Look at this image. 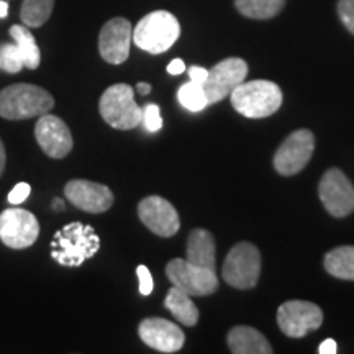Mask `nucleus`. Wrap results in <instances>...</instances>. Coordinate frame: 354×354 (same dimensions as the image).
<instances>
[{
    "label": "nucleus",
    "instance_id": "nucleus-5",
    "mask_svg": "<svg viewBox=\"0 0 354 354\" xmlns=\"http://www.w3.org/2000/svg\"><path fill=\"white\" fill-rule=\"evenodd\" d=\"M99 110L105 123L115 130H133L143 122V109L135 102V92L128 84H115L104 92Z\"/></svg>",
    "mask_w": 354,
    "mask_h": 354
},
{
    "label": "nucleus",
    "instance_id": "nucleus-4",
    "mask_svg": "<svg viewBox=\"0 0 354 354\" xmlns=\"http://www.w3.org/2000/svg\"><path fill=\"white\" fill-rule=\"evenodd\" d=\"M179 37V21L166 10L148 13L133 30V43L149 55H162L171 50Z\"/></svg>",
    "mask_w": 354,
    "mask_h": 354
},
{
    "label": "nucleus",
    "instance_id": "nucleus-3",
    "mask_svg": "<svg viewBox=\"0 0 354 354\" xmlns=\"http://www.w3.org/2000/svg\"><path fill=\"white\" fill-rule=\"evenodd\" d=\"M232 105L238 113L248 118L271 117L281 109L282 91L271 81H243L230 94Z\"/></svg>",
    "mask_w": 354,
    "mask_h": 354
},
{
    "label": "nucleus",
    "instance_id": "nucleus-24",
    "mask_svg": "<svg viewBox=\"0 0 354 354\" xmlns=\"http://www.w3.org/2000/svg\"><path fill=\"white\" fill-rule=\"evenodd\" d=\"M55 0H24L20 10L21 24L28 28H39L50 20Z\"/></svg>",
    "mask_w": 354,
    "mask_h": 354
},
{
    "label": "nucleus",
    "instance_id": "nucleus-14",
    "mask_svg": "<svg viewBox=\"0 0 354 354\" xmlns=\"http://www.w3.org/2000/svg\"><path fill=\"white\" fill-rule=\"evenodd\" d=\"M138 216L148 230L161 238H171L179 232L180 220L171 202L159 196H149L138 203Z\"/></svg>",
    "mask_w": 354,
    "mask_h": 354
},
{
    "label": "nucleus",
    "instance_id": "nucleus-2",
    "mask_svg": "<svg viewBox=\"0 0 354 354\" xmlns=\"http://www.w3.org/2000/svg\"><path fill=\"white\" fill-rule=\"evenodd\" d=\"M55 99L46 88L35 84H12L0 91V117L6 120H28L51 112Z\"/></svg>",
    "mask_w": 354,
    "mask_h": 354
},
{
    "label": "nucleus",
    "instance_id": "nucleus-15",
    "mask_svg": "<svg viewBox=\"0 0 354 354\" xmlns=\"http://www.w3.org/2000/svg\"><path fill=\"white\" fill-rule=\"evenodd\" d=\"M35 138L46 156L63 159L73 149V135L69 127L59 117L44 113L35 127Z\"/></svg>",
    "mask_w": 354,
    "mask_h": 354
},
{
    "label": "nucleus",
    "instance_id": "nucleus-30",
    "mask_svg": "<svg viewBox=\"0 0 354 354\" xmlns=\"http://www.w3.org/2000/svg\"><path fill=\"white\" fill-rule=\"evenodd\" d=\"M30 192H32V187H30V184L26 183H19L10 190V194H8V203H12V205H19V203L25 202L26 198H28Z\"/></svg>",
    "mask_w": 354,
    "mask_h": 354
},
{
    "label": "nucleus",
    "instance_id": "nucleus-32",
    "mask_svg": "<svg viewBox=\"0 0 354 354\" xmlns=\"http://www.w3.org/2000/svg\"><path fill=\"white\" fill-rule=\"evenodd\" d=\"M336 351H338V344H336L335 339H325L320 346H318V353L320 354H336Z\"/></svg>",
    "mask_w": 354,
    "mask_h": 354
},
{
    "label": "nucleus",
    "instance_id": "nucleus-29",
    "mask_svg": "<svg viewBox=\"0 0 354 354\" xmlns=\"http://www.w3.org/2000/svg\"><path fill=\"white\" fill-rule=\"evenodd\" d=\"M136 276L140 281V294L141 295H149L153 292V276L149 272V269L146 266H138L136 268Z\"/></svg>",
    "mask_w": 354,
    "mask_h": 354
},
{
    "label": "nucleus",
    "instance_id": "nucleus-19",
    "mask_svg": "<svg viewBox=\"0 0 354 354\" xmlns=\"http://www.w3.org/2000/svg\"><path fill=\"white\" fill-rule=\"evenodd\" d=\"M189 263L202 266V268L215 269V241L210 232L197 228L189 234L187 248H185Z\"/></svg>",
    "mask_w": 354,
    "mask_h": 354
},
{
    "label": "nucleus",
    "instance_id": "nucleus-22",
    "mask_svg": "<svg viewBox=\"0 0 354 354\" xmlns=\"http://www.w3.org/2000/svg\"><path fill=\"white\" fill-rule=\"evenodd\" d=\"M326 272L343 281H354V246H339L325 256Z\"/></svg>",
    "mask_w": 354,
    "mask_h": 354
},
{
    "label": "nucleus",
    "instance_id": "nucleus-16",
    "mask_svg": "<svg viewBox=\"0 0 354 354\" xmlns=\"http://www.w3.org/2000/svg\"><path fill=\"white\" fill-rule=\"evenodd\" d=\"M64 196L74 207L87 214H104L113 205V194L107 185L86 179L69 180Z\"/></svg>",
    "mask_w": 354,
    "mask_h": 354
},
{
    "label": "nucleus",
    "instance_id": "nucleus-12",
    "mask_svg": "<svg viewBox=\"0 0 354 354\" xmlns=\"http://www.w3.org/2000/svg\"><path fill=\"white\" fill-rule=\"evenodd\" d=\"M248 76V64L241 57H227L209 71V77L203 82V91L210 104L227 99L233 88L245 81Z\"/></svg>",
    "mask_w": 354,
    "mask_h": 354
},
{
    "label": "nucleus",
    "instance_id": "nucleus-34",
    "mask_svg": "<svg viewBox=\"0 0 354 354\" xmlns=\"http://www.w3.org/2000/svg\"><path fill=\"white\" fill-rule=\"evenodd\" d=\"M6 161H7V154H6V146H3L2 140H0V176L3 174V169H6Z\"/></svg>",
    "mask_w": 354,
    "mask_h": 354
},
{
    "label": "nucleus",
    "instance_id": "nucleus-21",
    "mask_svg": "<svg viewBox=\"0 0 354 354\" xmlns=\"http://www.w3.org/2000/svg\"><path fill=\"white\" fill-rule=\"evenodd\" d=\"M10 37L13 43L19 48L21 57H24V64L26 69H37L41 63V51L35 39L33 33L30 32L28 26L25 25H13L10 28Z\"/></svg>",
    "mask_w": 354,
    "mask_h": 354
},
{
    "label": "nucleus",
    "instance_id": "nucleus-18",
    "mask_svg": "<svg viewBox=\"0 0 354 354\" xmlns=\"http://www.w3.org/2000/svg\"><path fill=\"white\" fill-rule=\"evenodd\" d=\"M228 346L234 354H271L272 348L261 331L251 326H234L228 333Z\"/></svg>",
    "mask_w": 354,
    "mask_h": 354
},
{
    "label": "nucleus",
    "instance_id": "nucleus-20",
    "mask_svg": "<svg viewBox=\"0 0 354 354\" xmlns=\"http://www.w3.org/2000/svg\"><path fill=\"white\" fill-rule=\"evenodd\" d=\"M165 307L172 313L177 322L185 326H194L198 322V310L187 292L172 286L165 299Z\"/></svg>",
    "mask_w": 354,
    "mask_h": 354
},
{
    "label": "nucleus",
    "instance_id": "nucleus-1",
    "mask_svg": "<svg viewBox=\"0 0 354 354\" xmlns=\"http://www.w3.org/2000/svg\"><path fill=\"white\" fill-rule=\"evenodd\" d=\"M100 250V238L91 225L73 221L57 230L51 241V258L64 268H79Z\"/></svg>",
    "mask_w": 354,
    "mask_h": 354
},
{
    "label": "nucleus",
    "instance_id": "nucleus-36",
    "mask_svg": "<svg viewBox=\"0 0 354 354\" xmlns=\"http://www.w3.org/2000/svg\"><path fill=\"white\" fill-rule=\"evenodd\" d=\"M8 13V3L3 2V0H0V19H6Z\"/></svg>",
    "mask_w": 354,
    "mask_h": 354
},
{
    "label": "nucleus",
    "instance_id": "nucleus-37",
    "mask_svg": "<svg viewBox=\"0 0 354 354\" xmlns=\"http://www.w3.org/2000/svg\"><path fill=\"white\" fill-rule=\"evenodd\" d=\"M55 207H56L57 210H63V202H61L59 198H56V201H55Z\"/></svg>",
    "mask_w": 354,
    "mask_h": 354
},
{
    "label": "nucleus",
    "instance_id": "nucleus-28",
    "mask_svg": "<svg viewBox=\"0 0 354 354\" xmlns=\"http://www.w3.org/2000/svg\"><path fill=\"white\" fill-rule=\"evenodd\" d=\"M338 15L348 32L354 35V0H339Z\"/></svg>",
    "mask_w": 354,
    "mask_h": 354
},
{
    "label": "nucleus",
    "instance_id": "nucleus-35",
    "mask_svg": "<svg viewBox=\"0 0 354 354\" xmlns=\"http://www.w3.org/2000/svg\"><path fill=\"white\" fill-rule=\"evenodd\" d=\"M136 91H138L141 95H148L149 92H151V86L146 82H138L136 84Z\"/></svg>",
    "mask_w": 354,
    "mask_h": 354
},
{
    "label": "nucleus",
    "instance_id": "nucleus-33",
    "mask_svg": "<svg viewBox=\"0 0 354 354\" xmlns=\"http://www.w3.org/2000/svg\"><path fill=\"white\" fill-rule=\"evenodd\" d=\"M184 71H185V64L183 59H179V57L174 61H171L169 66H167V73L172 74V76H179V74H183Z\"/></svg>",
    "mask_w": 354,
    "mask_h": 354
},
{
    "label": "nucleus",
    "instance_id": "nucleus-17",
    "mask_svg": "<svg viewBox=\"0 0 354 354\" xmlns=\"http://www.w3.org/2000/svg\"><path fill=\"white\" fill-rule=\"evenodd\" d=\"M138 335L146 346L161 353H177L184 346V331L165 318H146L140 323Z\"/></svg>",
    "mask_w": 354,
    "mask_h": 354
},
{
    "label": "nucleus",
    "instance_id": "nucleus-27",
    "mask_svg": "<svg viewBox=\"0 0 354 354\" xmlns=\"http://www.w3.org/2000/svg\"><path fill=\"white\" fill-rule=\"evenodd\" d=\"M145 128L148 131L156 133L162 128V117H161V110L156 104H148L143 109V122Z\"/></svg>",
    "mask_w": 354,
    "mask_h": 354
},
{
    "label": "nucleus",
    "instance_id": "nucleus-7",
    "mask_svg": "<svg viewBox=\"0 0 354 354\" xmlns=\"http://www.w3.org/2000/svg\"><path fill=\"white\" fill-rule=\"evenodd\" d=\"M166 276L172 286L187 292L189 295L205 297L218 289V277L215 269L202 268L189 263L187 259H172L166 266Z\"/></svg>",
    "mask_w": 354,
    "mask_h": 354
},
{
    "label": "nucleus",
    "instance_id": "nucleus-11",
    "mask_svg": "<svg viewBox=\"0 0 354 354\" xmlns=\"http://www.w3.org/2000/svg\"><path fill=\"white\" fill-rule=\"evenodd\" d=\"M315 149V136L310 130H297L287 136L274 154V167L279 174L294 176L304 169Z\"/></svg>",
    "mask_w": 354,
    "mask_h": 354
},
{
    "label": "nucleus",
    "instance_id": "nucleus-25",
    "mask_svg": "<svg viewBox=\"0 0 354 354\" xmlns=\"http://www.w3.org/2000/svg\"><path fill=\"white\" fill-rule=\"evenodd\" d=\"M177 100L189 112H201V110L209 105V100H207V94L203 91L202 84L192 81L185 82L184 86L179 87V91H177Z\"/></svg>",
    "mask_w": 354,
    "mask_h": 354
},
{
    "label": "nucleus",
    "instance_id": "nucleus-26",
    "mask_svg": "<svg viewBox=\"0 0 354 354\" xmlns=\"http://www.w3.org/2000/svg\"><path fill=\"white\" fill-rule=\"evenodd\" d=\"M25 68L24 57H21L19 48L15 43L0 44V71L8 74H17Z\"/></svg>",
    "mask_w": 354,
    "mask_h": 354
},
{
    "label": "nucleus",
    "instance_id": "nucleus-23",
    "mask_svg": "<svg viewBox=\"0 0 354 354\" xmlns=\"http://www.w3.org/2000/svg\"><path fill=\"white\" fill-rule=\"evenodd\" d=\"M286 0H234V7L241 15L254 20H269L281 13Z\"/></svg>",
    "mask_w": 354,
    "mask_h": 354
},
{
    "label": "nucleus",
    "instance_id": "nucleus-13",
    "mask_svg": "<svg viewBox=\"0 0 354 354\" xmlns=\"http://www.w3.org/2000/svg\"><path fill=\"white\" fill-rule=\"evenodd\" d=\"M133 41L131 24L123 17H115L102 26L99 35V53L109 64H123L130 56Z\"/></svg>",
    "mask_w": 354,
    "mask_h": 354
},
{
    "label": "nucleus",
    "instance_id": "nucleus-31",
    "mask_svg": "<svg viewBox=\"0 0 354 354\" xmlns=\"http://www.w3.org/2000/svg\"><path fill=\"white\" fill-rule=\"evenodd\" d=\"M189 73V79L192 82H197V84H202L207 81V77H209V69L205 68H201V66H190L187 69Z\"/></svg>",
    "mask_w": 354,
    "mask_h": 354
},
{
    "label": "nucleus",
    "instance_id": "nucleus-9",
    "mask_svg": "<svg viewBox=\"0 0 354 354\" xmlns=\"http://www.w3.org/2000/svg\"><path fill=\"white\" fill-rule=\"evenodd\" d=\"M323 323V312L307 300H289L277 310V325L289 338H302L315 331Z\"/></svg>",
    "mask_w": 354,
    "mask_h": 354
},
{
    "label": "nucleus",
    "instance_id": "nucleus-10",
    "mask_svg": "<svg viewBox=\"0 0 354 354\" xmlns=\"http://www.w3.org/2000/svg\"><path fill=\"white\" fill-rule=\"evenodd\" d=\"M318 196L331 216L343 218L354 212V185L338 167H331L323 174Z\"/></svg>",
    "mask_w": 354,
    "mask_h": 354
},
{
    "label": "nucleus",
    "instance_id": "nucleus-8",
    "mask_svg": "<svg viewBox=\"0 0 354 354\" xmlns=\"http://www.w3.org/2000/svg\"><path fill=\"white\" fill-rule=\"evenodd\" d=\"M39 236V223L32 212L17 205L0 214V241L12 250L33 246Z\"/></svg>",
    "mask_w": 354,
    "mask_h": 354
},
{
    "label": "nucleus",
    "instance_id": "nucleus-6",
    "mask_svg": "<svg viewBox=\"0 0 354 354\" xmlns=\"http://www.w3.org/2000/svg\"><path fill=\"white\" fill-rule=\"evenodd\" d=\"M221 276L234 289L248 290L258 284L261 276V253L253 243H238L232 248L221 269Z\"/></svg>",
    "mask_w": 354,
    "mask_h": 354
}]
</instances>
